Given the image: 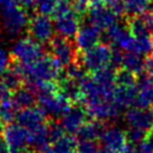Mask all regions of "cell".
<instances>
[{
  "instance_id": "obj_16",
  "label": "cell",
  "mask_w": 153,
  "mask_h": 153,
  "mask_svg": "<svg viewBox=\"0 0 153 153\" xmlns=\"http://www.w3.org/2000/svg\"><path fill=\"white\" fill-rule=\"evenodd\" d=\"M75 45L78 48V50L85 51L88 50L91 48H93L94 45H97L102 38V33L100 30L91 24H86L84 26H80L78 33L75 35Z\"/></svg>"
},
{
  "instance_id": "obj_31",
  "label": "cell",
  "mask_w": 153,
  "mask_h": 153,
  "mask_svg": "<svg viewBox=\"0 0 153 153\" xmlns=\"http://www.w3.org/2000/svg\"><path fill=\"white\" fill-rule=\"evenodd\" d=\"M126 133H127L128 142L131 145H136V146L139 143L143 142L148 136V131L139 129V128H131V127H129V129Z\"/></svg>"
},
{
  "instance_id": "obj_45",
  "label": "cell",
  "mask_w": 153,
  "mask_h": 153,
  "mask_svg": "<svg viewBox=\"0 0 153 153\" xmlns=\"http://www.w3.org/2000/svg\"><path fill=\"white\" fill-rule=\"evenodd\" d=\"M151 131H152V133H153V127H152V129H151Z\"/></svg>"
},
{
  "instance_id": "obj_47",
  "label": "cell",
  "mask_w": 153,
  "mask_h": 153,
  "mask_svg": "<svg viewBox=\"0 0 153 153\" xmlns=\"http://www.w3.org/2000/svg\"><path fill=\"white\" fill-rule=\"evenodd\" d=\"M0 42H1V33H0Z\"/></svg>"
},
{
  "instance_id": "obj_44",
  "label": "cell",
  "mask_w": 153,
  "mask_h": 153,
  "mask_svg": "<svg viewBox=\"0 0 153 153\" xmlns=\"http://www.w3.org/2000/svg\"><path fill=\"white\" fill-rule=\"evenodd\" d=\"M92 1H104V0H92Z\"/></svg>"
},
{
  "instance_id": "obj_33",
  "label": "cell",
  "mask_w": 153,
  "mask_h": 153,
  "mask_svg": "<svg viewBox=\"0 0 153 153\" xmlns=\"http://www.w3.org/2000/svg\"><path fill=\"white\" fill-rule=\"evenodd\" d=\"M92 0H71L72 10L78 14V16H85L87 14L90 6H91Z\"/></svg>"
},
{
  "instance_id": "obj_41",
  "label": "cell",
  "mask_w": 153,
  "mask_h": 153,
  "mask_svg": "<svg viewBox=\"0 0 153 153\" xmlns=\"http://www.w3.org/2000/svg\"><path fill=\"white\" fill-rule=\"evenodd\" d=\"M147 140H148V141H149V143L153 146V133H152V131L148 134V136H147Z\"/></svg>"
},
{
  "instance_id": "obj_32",
  "label": "cell",
  "mask_w": 153,
  "mask_h": 153,
  "mask_svg": "<svg viewBox=\"0 0 153 153\" xmlns=\"http://www.w3.org/2000/svg\"><path fill=\"white\" fill-rule=\"evenodd\" d=\"M75 153H99V147L94 140H79Z\"/></svg>"
},
{
  "instance_id": "obj_12",
  "label": "cell",
  "mask_w": 153,
  "mask_h": 153,
  "mask_svg": "<svg viewBox=\"0 0 153 153\" xmlns=\"http://www.w3.org/2000/svg\"><path fill=\"white\" fill-rule=\"evenodd\" d=\"M45 114L39 106H30L22 109L17 112L16 121L19 123L22 127H24L27 131L35 130L38 127L45 124Z\"/></svg>"
},
{
  "instance_id": "obj_13",
  "label": "cell",
  "mask_w": 153,
  "mask_h": 153,
  "mask_svg": "<svg viewBox=\"0 0 153 153\" xmlns=\"http://www.w3.org/2000/svg\"><path fill=\"white\" fill-rule=\"evenodd\" d=\"M126 121L131 128H139L149 131L153 127V109L131 106L126 112Z\"/></svg>"
},
{
  "instance_id": "obj_46",
  "label": "cell",
  "mask_w": 153,
  "mask_h": 153,
  "mask_svg": "<svg viewBox=\"0 0 153 153\" xmlns=\"http://www.w3.org/2000/svg\"><path fill=\"white\" fill-rule=\"evenodd\" d=\"M1 74H2V72H1V71H0V76H1Z\"/></svg>"
},
{
  "instance_id": "obj_21",
  "label": "cell",
  "mask_w": 153,
  "mask_h": 153,
  "mask_svg": "<svg viewBox=\"0 0 153 153\" xmlns=\"http://www.w3.org/2000/svg\"><path fill=\"white\" fill-rule=\"evenodd\" d=\"M76 145L78 141L72 134H65L62 137L53 141L41 153H73Z\"/></svg>"
},
{
  "instance_id": "obj_39",
  "label": "cell",
  "mask_w": 153,
  "mask_h": 153,
  "mask_svg": "<svg viewBox=\"0 0 153 153\" xmlns=\"http://www.w3.org/2000/svg\"><path fill=\"white\" fill-rule=\"evenodd\" d=\"M10 4H16V2H14V0H0V10Z\"/></svg>"
},
{
  "instance_id": "obj_9",
  "label": "cell",
  "mask_w": 153,
  "mask_h": 153,
  "mask_svg": "<svg viewBox=\"0 0 153 153\" xmlns=\"http://www.w3.org/2000/svg\"><path fill=\"white\" fill-rule=\"evenodd\" d=\"M37 99L38 106L44 111V114L53 117H62V115L72 106V103L60 91L37 97Z\"/></svg>"
},
{
  "instance_id": "obj_10",
  "label": "cell",
  "mask_w": 153,
  "mask_h": 153,
  "mask_svg": "<svg viewBox=\"0 0 153 153\" xmlns=\"http://www.w3.org/2000/svg\"><path fill=\"white\" fill-rule=\"evenodd\" d=\"M85 109L87 114L93 118L98 121H105L116 118L120 114V108L116 105L114 99H105V100H98V102H91L85 104Z\"/></svg>"
},
{
  "instance_id": "obj_23",
  "label": "cell",
  "mask_w": 153,
  "mask_h": 153,
  "mask_svg": "<svg viewBox=\"0 0 153 153\" xmlns=\"http://www.w3.org/2000/svg\"><path fill=\"white\" fill-rule=\"evenodd\" d=\"M36 94L30 87H19L14 92H12V102L18 111L25 108L33 106L36 103Z\"/></svg>"
},
{
  "instance_id": "obj_11",
  "label": "cell",
  "mask_w": 153,
  "mask_h": 153,
  "mask_svg": "<svg viewBox=\"0 0 153 153\" xmlns=\"http://www.w3.org/2000/svg\"><path fill=\"white\" fill-rule=\"evenodd\" d=\"M54 26L55 31L59 33V36H62L65 38H73L78 33L80 29V20L79 16L74 11H69L63 14H59L54 17Z\"/></svg>"
},
{
  "instance_id": "obj_2",
  "label": "cell",
  "mask_w": 153,
  "mask_h": 153,
  "mask_svg": "<svg viewBox=\"0 0 153 153\" xmlns=\"http://www.w3.org/2000/svg\"><path fill=\"white\" fill-rule=\"evenodd\" d=\"M29 16L26 10L18 4H10L0 10V24L4 31L10 36H18L29 26Z\"/></svg>"
},
{
  "instance_id": "obj_26",
  "label": "cell",
  "mask_w": 153,
  "mask_h": 153,
  "mask_svg": "<svg viewBox=\"0 0 153 153\" xmlns=\"http://www.w3.org/2000/svg\"><path fill=\"white\" fill-rule=\"evenodd\" d=\"M22 75L20 73L18 72L17 67L13 66V67H8L0 76V82L7 88L10 90L11 92H14L16 90H18L20 87V84H22Z\"/></svg>"
},
{
  "instance_id": "obj_15",
  "label": "cell",
  "mask_w": 153,
  "mask_h": 153,
  "mask_svg": "<svg viewBox=\"0 0 153 153\" xmlns=\"http://www.w3.org/2000/svg\"><path fill=\"white\" fill-rule=\"evenodd\" d=\"M99 140L105 148H109L116 153H120L128 145L127 133L118 127L105 128Z\"/></svg>"
},
{
  "instance_id": "obj_38",
  "label": "cell",
  "mask_w": 153,
  "mask_h": 153,
  "mask_svg": "<svg viewBox=\"0 0 153 153\" xmlns=\"http://www.w3.org/2000/svg\"><path fill=\"white\" fill-rule=\"evenodd\" d=\"M0 153H11L2 137H0Z\"/></svg>"
},
{
  "instance_id": "obj_4",
  "label": "cell",
  "mask_w": 153,
  "mask_h": 153,
  "mask_svg": "<svg viewBox=\"0 0 153 153\" xmlns=\"http://www.w3.org/2000/svg\"><path fill=\"white\" fill-rule=\"evenodd\" d=\"M112 56V49L109 44L98 43L93 48L82 51L81 55V65L87 72H96L110 65Z\"/></svg>"
},
{
  "instance_id": "obj_14",
  "label": "cell",
  "mask_w": 153,
  "mask_h": 153,
  "mask_svg": "<svg viewBox=\"0 0 153 153\" xmlns=\"http://www.w3.org/2000/svg\"><path fill=\"white\" fill-rule=\"evenodd\" d=\"M87 111L86 109L73 105L71 106L61 117V124L66 133L68 134H76L78 130L87 122Z\"/></svg>"
},
{
  "instance_id": "obj_3",
  "label": "cell",
  "mask_w": 153,
  "mask_h": 153,
  "mask_svg": "<svg viewBox=\"0 0 153 153\" xmlns=\"http://www.w3.org/2000/svg\"><path fill=\"white\" fill-rule=\"evenodd\" d=\"M11 55L18 63H30L42 57L44 55V49L42 43L37 42L32 37H22L13 43Z\"/></svg>"
},
{
  "instance_id": "obj_8",
  "label": "cell",
  "mask_w": 153,
  "mask_h": 153,
  "mask_svg": "<svg viewBox=\"0 0 153 153\" xmlns=\"http://www.w3.org/2000/svg\"><path fill=\"white\" fill-rule=\"evenodd\" d=\"M30 37L36 39L39 43H50L54 38L55 33V26L51 19L48 16L43 14H36L32 17L29 22L27 26Z\"/></svg>"
},
{
  "instance_id": "obj_19",
  "label": "cell",
  "mask_w": 153,
  "mask_h": 153,
  "mask_svg": "<svg viewBox=\"0 0 153 153\" xmlns=\"http://www.w3.org/2000/svg\"><path fill=\"white\" fill-rule=\"evenodd\" d=\"M136 97H137V84L134 86L116 85L114 90V102L120 109L131 108L133 104H136Z\"/></svg>"
},
{
  "instance_id": "obj_29",
  "label": "cell",
  "mask_w": 153,
  "mask_h": 153,
  "mask_svg": "<svg viewBox=\"0 0 153 153\" xmlns=\"http://www.w3.org/2000/svg\"><path fill=\"white\" fill-rule=\"evenodd\" d=\"M136 84H137L136 74H134L133 72L124 69V68H120L118 71H116V85H118V86H134Z\"/></svg>"
},
{
  "instance_id": "obj_1",
  "label": "cell",
  "mask_w": 153,
  "mask_h": 153,
  "mask_svg": "<svg viewBox=\"0 0 153 153\" xmlns=\"http://www.w3.org/2000/svg\"><path fill=\"white\" fill-rule=\"evenodd\" d=\"M16 67L27 85L42 81H56L62 74V65L53 55H43L33 62L18 63Z\"/></svg>"
},
{
  "instance_id": "obj_42",
  "label": "cell",
  "mask_w": 153,
  "mask_h": 153,
  "mask_svg": "<svg viewBox=\"0 0 153 153\" xmlns=\"http://www.w3.org/2000/svg\"><path fill=\"white\" fill-rule=\"evenodd\" d=\"M24 153H37V152H35V151H31V152H27V151H26V152H24Z\"/></svg>"
},
{
  "instance_id": "obj_30",
  "label": "cell",
  "mask_w": 153,
  "mask_h": 153,
  "mask_svg": "<svg viewBox=\"0 0 153 153\" xmlns=\"http://www.w3.org/2000/svg\"><path fill=\"white\" fill-rule=\"evenodd\" d=\"M60 0H37L35 8L37 10L38 14L43 16H53L59 6Z\"/></svg>"
},
{
  "instance_id": "obj_40",
  "label": "cell",
  "mask_w": 153,
  "mask_h": 153,
  "mask_svg": "<svg viewBox=\"0 0 153 153\" xmlns=\"http://www.w3.org/2000/svg\"><path fill=\"white\" fill-rule=\"evenodd\" d=\"M99 153H116V152H114V151H111V149H109V148L103 147L102 149H99Z\"/></svg>"
},
{
  "instance_id": "obj_20",
  "label": "cell",
  "mask_w": 153,
  "mask_h": 153,
  "mask_svg": "<svg viewBox=\"0 0 153 153\" xmlns=\"http://www.w3.org/2000/svg\"><path fill=\"white\" fill-rule=\"evenodd\" d=\"M29 143L31 147H33L35 151H41V152L51 143L48 123L38 127L35 130L29 131Z\"/></svg>"
},
{
  "instance_id": "obj_37",
  "label": "cell",
  "mask_w": 153,
  "mask_h": 153,
  "mask_svg": "<svg viewBox=\"0 0 153 153\" xmlns=\"http://www.w3.org/2000/svg\"><path fill=\"white\" fill-rule=\"evenodd\" d=\"M120 153H137L136 152V148L134 147V145H131V143H128Z\"/></svg>"
},
{
  "instance_id": "obj_27",
  "label": "cell",
  "mask_w": 153,
  "mask_h": 153,
  "mask_svg": "<svg viewBox=\"0 0 153 153\" xmlns=\"http://www.w3.org/2000/svg\"><path fill=\"white\" fill-rule=\"evenodd\" d=\"M124 12L129 17H136L146 13L149 8L151 0H123Z\"/></svg>"
},
{
  "instance_id": "obj_5",
  "label": "cell",
  "mask_w": 153,
  "mask_h": 153,
  "mask_svg": "<svg viewBox=\"0 0 153 153\" xmlns=\"http://www.w3.org/2000/svg\"><path fill=\"white\" fill-rule=\"evenodd\" d=\"M2 139L11 153H24L26 152L27 146H30L29 131L17 122L6 124Z\"/></svg>"
},
{
  "instance_id": "obj_7",
  "label": "cell",
  "mask_w": 153,
  "mask_h": 153,
  "mask_svg": "<svg viewBox=\"0 0 153 153\" xmlns=\"http://www.w3.org/2000/svg\"><path fill=\"white\" fill-rule=\"evenodd\" d=\"M49 44H50L51 55L62 66L67 67V66L76 62L78 48L68 38H65L62 36H57V37H54Z\"/></svg>"
},
{
  "instance_id": "obj_24",
  "label": "cell",
  "mask_w": 153,
  "mask_h": 153,
  "mask_svg": "<svg viewBox=\"0 0 153 153\" xmlns=\"http://www.w3.org/2000/svg\"><path fill=\"white\" fill-rule=\"evenodd\" d=\"M146 60L142 59V55L134 51H124L122 56L121 68L128 69L134 74H140L145 71Z\"/></svg>"
},
{
  "instance_id": "obj_18",
  "label": "cell",
  "mask_w": 153,
  "mask_h": 153,
  "mask_svg": "<svg viewBox=\"0 0 153 153\" xmlns=\"http://www.w3.org/2000/svg\"><path fill=\"white\" fill-rule=\"evenodd\" d=\"M59 91L71 102V103H78V102H82L84 99V93H82V88L81 85L68 78V76H61L59 79Z\"/></svg>"
},
{
  "instance_id": "obj_35",
  "label": "cell",
  "mask_w": 153,
  "mask_h": 153,
  "mask_svg": "<svg viewBox=\"0 0 153 153\" xmlns=\"http://www.w3.org/2000/svg\"><path fill=\"white\" fill-rule=\"evenodd\" d=\"M136 152L137 153H153V146L146 139L143 142H141L136 146Z\"/></svg>"
},
{
  "instance_id": "obj_6",
  "label": "cell",
  "mask_w": 153,
  "mask_h": 153,
  "mask_svg": "<svg viewBox=\"0 0 153 153\" xmlns=\"http://www.w3.org/2000/svg\"><path fill=\"white\" fill-rule=\"evenodd\" d=\"M86 16L88 24L98 27L99 30H106L117 22V14L104 1H91V6Z\"/></svg>"
},
{
  "instance_id": "obj_17",
  "label": "cell",
  "mask_w": 153,
  "mask_h": 153,
  "mask_svg": "<svg viewBox=\"0 0 153 153\" xmlns=\"http://www.w3.org/2000/svg\"><path fill=\"white\" fill-rule=\"evenodd\" d=\"M136 105L141 108H153V80L146 74L137 80Z\"/></svg>"
},
{
  "instance_id": "obj_25",
  "label": "cell",
  "mask_w": 153,
  "mask_h": 153,
  "mask_svg": "<svg viewBox=\"0 0 153 153\" xmlns=\"http://www.w3.org/2000/svg\"><path fill=\"white\" fill-rule=\"evenodd\" d=\"M91 78L99 85L109 87V88H115L116 87V71L111 66H106L102 69H98L92 73Z\"/></svg>"
},
{
  "instance_id": "obj_34",
  "label": "cell",
  "mask_w": 153,
  "mask_h": 153,
  "mask_svg": "<svg viewBox=\"0 0 153 153\" xmlns=\"http://www.w3.org/2000/svg\"><path fill=\"white\" fill-rule=\"evenodd\" d=\"M104 2L117 14H122L124 12V2L123 0H104Z\"/></svg>"
},
{
  "instance_id": "obj_36",
  "label": "cell",
  "mask_w": 153,
  "mask_h": 153,
  "mask_svg": "<svg viewBox=\"0 0 153 153\" xmlns=\"http://www.w3.org/2000/svg\"><path fill=\"white\" fill-rule=\"evenodd\" d=\"M145 71H146V74L153 80V55H151V56H148L146 59Z\"/></svg>"
},
{
  "instance_id": "obj_28",
  "label": "cell",
  "mask_w": 153,
  "mask_h": 153,
  "mask_svg": "<svg viewBox=\"0 0 153 153\" xmlns=\"http://www.w3.org/2000/svg\"><path fill=\"white\" fill-rule=\"evenodd\" d=\"M17 108L12 102V96L0 102V122L5 124H10L16 120Z\"/></svg>"
},
{
  "instance_id": "obj_48",
  "label": "cell",
  "mask_w": 153,
  "mask_h": 153,
  "mask_svg": "<svg viewBox=\"0 0 153 153\" xmlns=\"http://www.w3.org/2000/svg\"><path fill=\"white\" fill-rule=\"evenodd\" d=\"M152 47H153V41H152Z\"/></svg>"
},
{
  "instance_id": "obj_22",
  "label": "cell",
  "mask_w": 153,
  "mask_h": 153,
  "mask_svg": "<svg viewBox=\"0 0 153 153\" xmlns=\"http://www.w3.org/2000/svg\"><path fill=\"white\" fill-rule=\"evenodd\" d=\"M105 127L103 126L102 121L98 120H91L87 121L76 133V136L79 140H97L100 139Z\"/></svg>"
},
{
  "instance_id": "obj_43",
  "label": "cell",
  "mask_w": 153,
  "mask_h": 153,
  "mask_svg": "<svg viewBox=\"0 0 153 153\" xmlns=\"http://www.w3.org/2000/svg\"><path fill=\"white\" fill-rule=\"evenodd\" d=\"M151 16H152V20H153V10H152V12H151Z\"/></svg>"
}]
</instances>
